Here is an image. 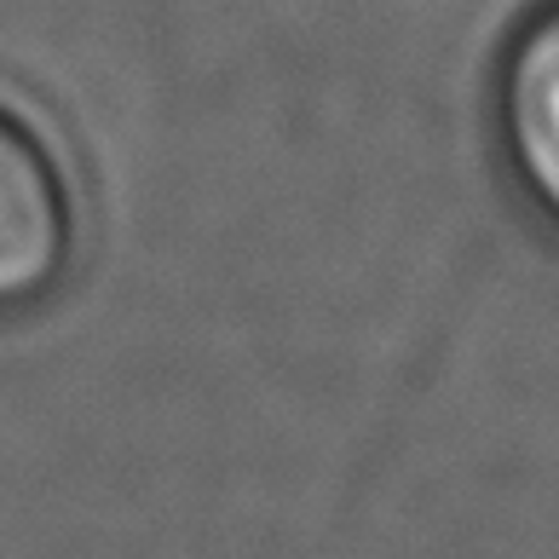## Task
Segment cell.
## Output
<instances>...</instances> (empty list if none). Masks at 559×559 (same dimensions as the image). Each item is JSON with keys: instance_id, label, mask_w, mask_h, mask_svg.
<instances>
[{"instance_id": "2", "label": "cell", "mask_w": 559, "mask_h": 559, "mask_svg": "<svg viewBox=\"0 0 559 559\" xmlns=\"http://www.w3.org/2000/svg\"><path fill=\"white\" fill-rule=\"evenodd\" d=\"M496 128L525 197L559 225V0L536 7L496 75Z\"/></svg>"}, {"instance_id": "1", "label": "cell", "mask_w": 559, "mask_h": 559, "mask_svg": "<svg viewBox=\"0 0 559 559\" xmlns=\"http://www.w3.org/2000/svg\"><path fill=\"white\" fill-rule=\"evenodd\" d=\"M75 260V202L64 168L24 116L0 110V312H24Z\"/></svg>"}]
</instances>
